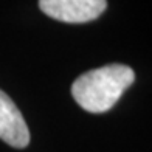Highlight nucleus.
<instances>
[{"mask_svg":"<svg viewBox=\"0 0 152 152\" xmlns=\"http://www.w3.org/2000/svg\"><path fill=\"white\" fill-rule=\"evenodd\" d=\"M40 11L67 23H86L98 19L107 8V0H39Z\"/></svg>","mask_w":152,"mask_h":152,"instance_id":"f03ea898","label":"nucleus"},{"mask_svg":"<svg viewBox=\"0 0 152 152\" xmlns=\"http://www.w3.org/2000/svg\"><path fill=\"white\" fill-rule=\"evenodd\" d=\"M0 140L17 149L30 143V130L22 113L3 90H0Z\"/></svg>","mask_w":152,"mask_h":152,"instance_id":"7ed1b4c3","label":"nucleus"},{"mask_svg":"<svg viewBox=\"0 0 152 152\" xmlns=\"http://www.w3.org/2000/svg\"><path fill=\"white\" fill-rule=\"evenodd\" d=\"M134 81L135 73L129 65L109 64L81 75L73 82L72 95L87 112L104 113L118 102Z\"/></svg>","mask_w":152,"mask_h":152,"instance_id":"f257e3e1","label":"nucleus"}]
</instances>
